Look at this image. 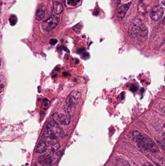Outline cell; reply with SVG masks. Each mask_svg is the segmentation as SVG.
I'll use <instances>...</instances> for the list:
<instances>
[{
	"label": "cell",
	"instance_id": "6da1fadb",
	"mask_svg": "<svg viewBox=\"0 0 165 166\" xmlns=\"http://www.w3.org/2000/svg\"><path fill=\"white\" fill-rule=\"evenodd\" d=\"M131 137L133 141L137 142L138 148L142 151H148L152 153H157L159 151L158 147L152 139L147 136L143 135L139 131H132Z\"/></svg>",
	"mask_w": 165,
	"mask_h": 166
},
{
	"label": "cell",
	"instance_id": "7a4b0ae2",
	"mask_svg": "<svg viewBox=\"0 0 165 166\" xmlns=\"http://www.w3.org/2000/svg\"><path fill=\"white\" fill-rule=\"evenodd\" d=\"M64 132L57 122L52 120L49 122L43 131V137L48 140V143L57 141L59 137H63Z\"/></svg>",
	"mask_w": 165,
	"mask_h": 166
},
{
	"label": "cell",
	"instance_id": "3957f363",
	"mask_svg": "<svg viewBox=\"0 0 165 166\" xmlns=\"http://www.w3.org/2000/svg\"><path fill=\"white\" fill-rule=\"evenodd\" d=\"M128 34L132 38L144 37L148 34V30L141 19H136L129 26Z\"/></svg>",
	"mask_w": 165,
	"mask_h": 166
},
{
	"label": "cell",
	"instance_id": "277c9868",
	"mask_svg": "<svg viewBox=\"0 0 165 166\" xmlns=\"http://www.w3.org/2000/svg\"><path fill=\"white\" fill-rule=\"evenodd\" d=\"M81 98V93L79 91L73 90L67 96L65 101V112L70 115L75 110L76 104Z\"/></svg>",
	"mask_w": 165,
	"mask_h": 166
},
{
	"label": "cell",
	"instance_id": "5b68a950",
	"mask_svg": "<svg viewBox=\"0 0 165 166\" xmlns=\"http://www.w3.org/2000/svg\"><path fill=\"white\" fill-rule=\"evenodd\" d=\"M59 23V19L56 16H51L42 24V28L46 32L51 31L55 28Z\"/></svg>",
	"mask_w": 165,
	"mask_h": 166
},
{
	"label": "cell",
	"instance_id": "8992f818",
	"mask_svg": "<svg viewBox=\"0 0 165 166\" xmlns=\"http://www.w3.org/2000/svg\"><path fill=\"white\" fill-rule=\"evenodd\" d=\"M164 9L161 6H154L151 10V18L153 21L157 22L161 19L164 15Z\"/></svg>",
	"mask_w": 165,
	"mask_h": 166
},
{
	"label": "cell",
	"instance_id": "52a82bcc",
	"mask_svg": "<svg viewBox=\"0 0 165 166\" xmlns=\"http://www.w3.org/2000/svg\"><path fill=\"white\" fill-rule=\"evenodd\" d=\"M54 121H58L60 124L63 126H67L70 122L71 117L69 114H54L53 115Z\"/></svg>",
	"mask_w": 165,
	"mask_h": 166
},
{
	"label": "cell",
	"instance_id": "ba28073f",
	"mask_svg": "<svg viewBox=\"0 0 165 166\" xmlns=\"http://www.w3.org/2000/svg\"><path fill=\"white\" fill-rule=\"evenodd\" d=\"M130 4H131L130 3H127L120 7L117 11V14L119 17L120 18H123L125 16L127 11H128V10L130 7Z\"/></svg>",
	"mask_w": 165,
	"mask_h": 166
},
{
	"label": "cell",
	"instance_id": "9c48e42d",
	"mask_svg": "<svg viewBox=\"0 0 165 166\" xmlns=\"http://www.w3.org/2000/svg\"><path fill=\"white\" fill-rule=\"evenodd\" d=\"M47 149V144L43 140H40L39 142L36 147V153H43L45 152Z\"/></svg>",
	"mask_w": 165,
	"mask_h": 166
},
{
	"label": "cell",
	"instance_id": "30bf717a",
	"mask_svg": "<svg viewBox=\"0 0 165 166\" xmlns=\"http://www.w3.org/2000/svg\"><path fill=\"white\" fill-rule=\"evenodd\" d=\"M49 145V151H50L51 152H55L57 151L60 148V144L57 141L55 142H50L48 143Z\"/></svg>",
	"mask_w": 165,
	"mask_h": 166
},
{
	"label": "cell",
	"instance_id": "8fae6325",
	"mask_svg": "<svg viewBox=\"0 0 165 166\" xmlns=\"http://www.w3.org/2000/svg\"><path fill=\"white\" fill-rule=\"evenodd\" d=\"M53 9H54L55 14L56 15H59V14H61L63 11V6L61 3H55L53 5Z\"/></svg>",
	"mask_w": 165,
	"mask_h": 166
},
{
	"label": "cell",
	"instance_id": "7c38bea8",
	"mask_svg": "<svg viewBox=\"0 0 165 166\" xmlns=\"http://www.w3.org/2000/svg\"><path fill=\"white\" fill-rule=\"evenodd\" d=\"M45 17V12L41 9L37 10L36 13V19L38 20H41Z\"/></svg>",
	"mask_w": 165,
	"mask_h": 166
},
{
	"label": "cell",
	"instance_id": "4fadbf2b",
	"mask_svg": "<svg viewBox=\"0 0 165 166\" xmlns=\"http://www.w3.org/2000/svg\"><path fill=\"white\" fill-rule=\"evenodd\" d=\"M9 22L11 25H14L17 22V18L15 15H12L9 18Z\"/></svg>",
	"mask_w": 165,
	"mask_h": 166
},
{
	"label": "cell",
	"instance_id": "5bb4252c",
	"mask_svg": "<svg viewBox=\"0 0 165 166\" xmlns=\"http://www.w3.org/2000/svg\"><path fill=\"white\" fill-rule=\"evenodd\" d=\"M80 2V0H68L67 3L69 5L71 6H75Z\"/></svg>",
	"mask_w": 165,
	"mask_h": 166
},
{
	"label": "cell",
	"instance_id": "9a60e30c",
	"mask_svg": "<svg viewBox=\"0 0 165 166\" xmlns=\"http://www.w3.org/2000/svg\"><path fill=\"white\" fill-rule=\"evenodd\" d=\"M4 88V81L2 79V77H1V92L3 91Z\"/></svg>",
	"mask_w": 165,
	"mask_h": 166
},
{
	"label": "cell",
	"instance_id": "2e32d148",
	"mask_svg": "<svg viewBox=\"0 0 165 166\" xmlns=\"http://www.w3.org/2000/svg\"><path fill=\"white\" fill-rule=\"evenodd\" d=\"M57 42L58 40L56 39H52L49 41V43L52 45H56Z\"/></svg>",
	"mask_w": 165,
	"mask_h": 166
},
{
	"label": "cell",
	"instance_id": "e0dca14e",
	"mask_svg": "<svg viewBox=\"0 0 165 166\" xmlns=\"http://www.w3.org/2000/svg\"><path fill=\"white\" fill-rule=\"evenodd\" d=\"M34 166H44V163L41 162H36Z\"/></svg>",
	"mask_w": 165,
	"mask_h": 166
},
{
	"label": "cell",
	"instance_id": "ac0fdd59",
	"mask_svg": "<svg viewBox=\"0 0 165 166\" xmlns=\"http://www.w3.org/2000/svg\"><path fill=\"white\" fill-rule=\"evenodd\" d=\"M144 166H154L152 164L150 163V162H147L146 163H144Z\"/></svg>",
	"mask_w": 165,
	"mask_h": 166
},
{
	"label": "cell",
	"instance_id": "d6986e66",
	"mask_svg": "<svg viewBox=\"0 0 165 166\" xmlns=\"http://www.w3.org/2000/svg\"><path fill=\"white\" fill-rule=\"evenodd\" d=\"M162 112L164 114V115H165V106L164 107H163V109L162 110Z\"/></svg>",
	"mask_w": 165,
	"mask_h": 166
},
{
	"label": "cell",
	"instance_id": "ffe728a7",
	"mask_svg": "<svg viewBox=\"0 0 165 166\" xmlns=\"http://www.w3.org/2000/svg\"><path fill=\"white\" fill-rule=\"evenodd\" d=\"M161 3L163 6H165V0H161Z\"/></svg>",
	"mask_w": 165,
	"mask_h": 166
},
{
	"label": "cell",
	"instance_id": "44dd1931",
	"mask_svg": "<svg viewBox=\"0 0 165 166\" xmlns=\"http://www.w3.org/2000/svg\"><path fill=\"white\" fill-rule=\"evenodd\" d=\"M164 21H165V22H164V24H165V19H164Z\"/></svg>",
	"mask_w": 165,
	"mask_h": 166
}]
</instances>
